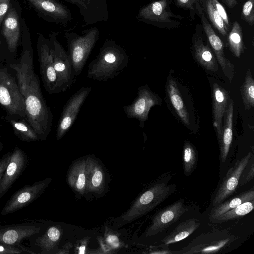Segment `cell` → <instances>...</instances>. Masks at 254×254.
<instances>
[{
  "label": "cell",
  "mask_w": 254,
  "mask_h": 254,
  "mask_svg": "<svg viewBox=\"0 0 254 254\" xmlns=\"http://www.w3.org/2000/svg\"><path fill=\"white\" fill-rule=\"evenodd\" d=\"M0 105L7 115L26 118L24 100L16 75L6 64L0 61Z\"/></svg>",
  "instance_id": "5"
},
{
  "label": "cell",
  "mask_w": 254,
  "mask_h": 254,
  "mask_svg": "<svg viewBox=\"0 0 254 254\" xmlns=\"http://www.w3.org/2000/svg\"><path fill=\"white\" fill-rule=\"evenodd\" d=\"M83 35L75 32H67L64 36L67 40V54L70 58L74 76H78L82 72L86 61L99 35L96 27L84 30Z\"/></svg>",
  "instance_id": "4"
},
{
  "label": "cell",
  "mask_w": 254,
  "mask_h": 254,
  "mask_svg": "<svg viewBox=\"0 0 254 254\" xmlns=\"http://www.w3.org/2000/svg\"><path fill=\"white\" fill-rule=\"evenodd\" d=\"M105 242L112 249H117L122 246L117 235L108 230L106 232Z\"/></svg>",
  "instance_id": "38"
},
{
  "label": "cell",
  "mask_w": 254,
  "mask_h": 254,
  "mask_svg": "<svg viewBox=\"0 0 254 254\" xmlns=\"http://www.w3.org/2000/svg\"><path fill=\"white\" fill-rule=\"evenodd\" d=\"M176 16L169 8L167 0H160L142 7L136 16L141 22L163 27H171L178 24L172 19Z\"/></svg>",
  "instance_id": "13"
},
{
  "label": "cell",
  "mask_w": 254,
  "mask_h": 254,
  "mask_svg": "<svg viewBox=\"0 0 254 254\" xmlns=\"http://www.w3.org/2000/svg\"><path fill=\"white\" fill-rule=\"evenodd\" d=\"M200 225L197 219L190 218L179 224L161 241L164 245L176 243L191 235Z\"/></svg>",
  "instance_id": "28"
},
{
  "label": "cell",
  "mask_w": 254,
  "mask_h": 254,
  "mask_svg": "<svg viewBox=\"0 0 254 254\" xmlns=\"http://www.w3.org/2000/svg\"><path fill=\"white\" fill-rule=\"evenodd\" d=\"M41 230L39 226L33 224H17L0 228V243L14 246Z\"/></svg>",
  "instance_id": "20"
},
{
  "label": "cell",
  "mask_w": 254,
  "mask_h": 254,
  "mask_svg": "<svg viewBox=\"0 0 254 254\" xmlns=\"http://www.w3.org/2000/svg\"><path fill=\"white\" fill-rule=\"evenodd\" d=\"M129 63V56L126 51L115 41L108 39L89 64L87 76L98 81H107L120 74Z\"/></svg>",
  "instance_id": "2"
},
{
  "label": "cell",
  "mask_w": 254,
  "mask_h": 254,
  "mask_svg": "<svg viewBox=\"0 0 254 254\" xmlns=\"http://www.w3.org/2000/svg\"><path fill=\"white\" fill-rule=\"evenodd\" d=\"M254 154H253L240 176L239 184L241 186L246 184L254 177Z\"/></svg>",
  "instance_id": "36"
},
{
  "label": "cell",
  "mask_w": 254,
  "mask_h": 254,
  "mask_svg": "<svg viewBox=\"0 0 254 254\" xmlns=\"http://www.w3.org/2000/svg\"><path fill=\"white\" fill-rule=\"evenodd\" d=\"M195 8L198 12L203 29L214 52L216 59L224 75L231 81L234 76L235 66L225 57L223 43L209 23L199 2L196 3Z\"/></svg>",
  "instance_id": "14"
},
{
  "label": "cell",
  "mask_w": 254,
  "mask_h": 254,
  "mask_svg": "<svg viewBox=\"0 0 254 254\" xmlns=\"http://www.w3.org/2000/svg\"><path fill=\"white\" fill-rule=\"evenodd\" d=\"M230 49L236 57H239L243 51V34L239 23L233 22L228 38Z\"/></svg>",
  "instance_id": "31"
},
{
  "label": "cell",
  "mask_w": 254,
  "mask_h": 254,
  "mask_svg": "<svg viewBox=\"0 0 254 254\" xmlns=\"http://www.w3.org/2000/svg\"><path fill=\"white\" fill-rule=\"evenodd\" d=\"M91 90V87H83L67 100L57 124L56 133L57 140L63 138L73 125L83 104Z\"/></svg>",
  "instance_id": "11"
},
{
  "label": "cell",
  "mask_w": 254,
  "mask_h": 254,
  "mask_svg": "<svg viewBox=\"0 0 254 254\" xmlns=\"http://www.w3.org/2000/svg\"><path fill=\"white\" fill-rule=\"evenodd\" d=\"M204 3L205 10L213 26L221 35L226 36L229 29L214 8L211 0H205Z\"/></svg>",
  "instance_id": "34"
},
{
  "label": "cell",
  "mask_w": 254,
  "mask_h": 254,
  "mask_svg": "<svg viewBox=\"0 0 254 254\" xmlns=\"http://www.w3.org/2000/svg\"><path fill=\"white\" fill-rule=\"evenodd\" d=\"M254 203V200L244 202L219 215L211 221L215 223H223L243 216L253 210Z\"/></svg>",
  "instance_id": "30"
},
{
  "label": "cell",
  "mask_w": 254,
  "mask_h": 254,
  "mask_svg": "<svg viewBox=\"0 0 254 254\" xmlns=\"http://www.w3.org/2000/svg\"><path fill=\"white\" fill-rule=\"evenodd\" d=\"M254 0H247L243 5L241 13V18L249 25L254 24Z\"/></svg>",
  "instance_id": "35"
},
{
  "label": "cell",
  "mask_w": 254,
  "mask_h": 254,
  "mask_svg": "<svg viewBox=\"0 0 254 254\" xmlns=\"http://www.w3.org/2000/svg\"><path fill=\"white\" fill-rule=\"evenodd\" d=\"M254 200V190L252 187L247 191L214 206L208 217L210 221L244 202Z\"/></svg>",
  "instance_id": "29"
},
{
  "label": "cell",
  "mask_w": 254,
  "mask_h": 254,
  "mask_svg": "<svg viewBox=\"0 0 254 254\" xmlns=\"http://www.w3.org/2000/svg\"><path fill=\"white\" fill-rule=\"evenodd\" d=\"M83 242H81V244L80 245V247L79 249V254H84L85 253L84 250L86 247V243L87 242V239L85 238L84 239Z\"/></svg>",
  "instance_id": "46"
},
{
  "label": "cell",
  "mask_w": 254,
  "mask_h": 254,
  "mask_svg": "<svg viewBox=\"0 0 254 254\" xmlns=\"http://www.w3.org/2000/svg\"><path fill=\"white\" fill-rule=\"evenodd\" d=\"M253 154L249 152L244 157L237 160L235 165L229 169L215 194L212 201L213 206L223 202L235 192L241 174Z\"/></svg>",
  "instance_id": "15"
},
{
  "label": "cell",
  "mask_w": 254,
  "mask_h": 254,
  "mask_svg": "<svg viewBox=\"0 0 254 254\" xmlns=\"http://www.w3.org/2000/svg\"><path fill=\"white\" fill-rule=\"evenodd\" d=\"M37 35L36 49L44 87L50 94L59 93L49 39L40 32Z\"/></svg>",
  "instance_id": "8"
},
{
  "label": "cell",
  "mask_w": 254,
  "mask_h": 254,
  "mask_svg": "<svg viewBox=\"0 0 254 254\" xmlns=\"http://www.w3.org/2000/svg\"><path fill=\"white\" fill-rule=\"evenodd\" d=\"M215 9L218 12L219 14L223 19L225 24L229 29L230 23L227 13L223 5L218 1V0H210Z\"/></svg>",
  "instance_id": "37"
},
{
  "label": "cell",
  "mask_w": 254,
  "mask_h": 254,
  "mask_svg": "<svg viewBox=\"0 0 254 254\" xmlns=\"http://www.w3.org/2000/svg\"><path fill=\"white\" fill-rule=\"evenodd\" d=\"M11 152H8L0 159V182L9 163Z\"/></svg>",
  "instance_id": "43"
},
{
  "label": "cell",
  "mask_w": 254,
  "mask_h": 254,
  "mask_svg": "<svg viewBox=\"0 0 254 254\" xmlns=\"http://www.w3.org/2000/svg\"><path fill=\"white\" fill-rule=\"evenodd\" d=\"M186 211L187 209L182 199L163 208L153 217L152 223L145 232V236L150 237L161 232L176 222Z\"/></svg>",
  "instance_id": "16"
},
{
  "label": "cell",
  "mask_w": 254,
  "mask_h": 254,
  "mask_svg": "<svg viewBox=\"0 0 254 254\" xmlns=\"http://www.w3.org/2000/svg\"><path fill=\"white\" fill-rule=\"evenodd\" d=\"M23 250L12 245L0 243V254H16L22 253Z\"/></svg>",
  "instance_id": "40"
},
{
  "label": "cell",
  "mask_w": 254,
  "mask_h": 254,
  "mask_svg": "<svg viewBox=\"0 0 254 254\" xmlns=\"http://www.w3.org/2000/svg\"><path fill=\"white\" fill-rule=\"evenodd\" d=\"M17 82L24 100L26 119L40 140L45 141L50 132L53 116L43 96L34 67L24 71Z\"/></svg>",
  "instance_id": "1"
},
{
  "label": "cell",
  "mask_w": 254,
  "mask_h": 254,
  "mask_svg": "<svg viewBox=\"0 0 254 254\" xmlns=\"http://www.w3.org/2000/svg\"><path fill=\"white\" fill-rule=\"evenodd\" d=\"M27 157L23 150L16 147L11 153L8 165L0 182V199L5 195L24 170Z\"/></svg>",
  "instance_id": "18"
},
{
  "label": "cell",
  "mask_w": 254,
  "mask_h": 254,
  "mask_svg": "<svg viewBox=\"0 0 254 254\" xmlns=\"http://www.w3.org/2000/svg\"><path fill=\"white\" fill-rule=\"evenodd\" d=\"M199 0H176L177 5L183 8L193 10Z\"/></svg>",
  "instance_id": "42"
},
{
  "label": "cell",
  "mask_w": 254,
  "mask_h": 254,
  "mask_svg": "<svg viewBox=\"0 0 254 254\" xmlns=\"http://www.w3.org/2000/svg\"><path fill=\"white\" fill-rule=\"evenodd\" d=\"M229 99L228 92L216 83L212 86L213 124L217 131L218 142L220 141L223 130L222 120Z\"/></svg>",
  "instance_id": "19"
},
{
  "label": "cell",
  "mask_w": 254,
  "mask_h": 254,
  "mask_svg": "<svg viewBox=\"0 0 254 254\" xmlns=\"http://www.w3.org/2000/svg\"><path fill=\"white\" fill-rule=\"evenodd\" d=\"M13 0H0V35L1 26Z\"/></svg>",
  "instance_id": "39"
},
{
  "label": "cell",
  "mask_w": 254,
  "mask_h": 254,
  "mask_svg": "<svg viewBox=\"0 0 254 254\" xmlns=\"http://www.w3.org/2000/svg\"><path fill=\"white\" fill-rule=\"evenodd\" d=\"M51 181V178H47L23 187L10 198L2 208L1 215L14 213L33 202L43 193Z\"/></svg>",
  "instance_id": "12"
},
{
  "label": "cell",
  "mask_w": 254,
  "mask_h": 254,
  "mask_svg": "<svg viewBox=\"0 0 254 254\" xmlns=\"http://www.w3.org/2000/svg\"><path fill=\"white\" fill-rule=\"evenodd\" d=\"M229 8L233 9L237 4L236 0H221Z\"/></svg>",
  "instance_id": "45"
},
{
  "label": "cell",
  "mask_w": 254,
  "mask_h": 254,
  "mask_svg": "<svg viewBox=\"0 0 254 254\" xmlns=\"http://www.w3.org/2000/svg\"><path fill=\"white\" fill-rule=\"evenodd\" d=\"M161 103L159 96L145 84L138 88L137 96L131 103L123 106V110L128 118L138 120L140 127L143 128L151 108Z\"/></svg>",
  "instance_id": "10"
},
{
  "label": "cell",
  "mask_w": 254,
  "mask_h": 254,
  "mask_svg": "<svg viewBox=\"0 0 254 254\" xmlns=\"http://www.w3.org/2000/svg\"><path fill=\"white\" fill-rule=\"evenodd\" d=\"M41 18L66 26L72 19L70 10L59 0H22Z\"/></svg>",
  "instance_id": "9"
},
{
  "label": "cell",
  "mask_w": 254,
  "mask_h": 254,
  "mask_svg": "<svg viewBox=\"0 0 254 254\" xmlns=\"http://www.w3.org/2000/svg\"><path fill=\"white\" fill-rule=\"evenodd\" d=\"M234 113V102L229 98L227 109L224 116V125L220 147V158L223 163H225L229 151L233 138V119Z\"/></svg>",
  "instance_id": "23"
},
{
  "label": "cell",
  "mask_w": 254,
  "mask_h": 254,
  "mask_svg": "<svg viewBox=\"0 0 254 254\" xmlns=\"http://www.w3.org/2000/svg\"><path fill=\"white\" fill-rule=\"evenodd\" d=\"M73 247L72 243L69 242L63 246V247L61 249L58 250L55 254H69V250Z\"/></svg>",
  "instance_id": "44"
},
{
  "label": "cell",
  "mask_w": 254,
  "mask_h": 254,
  "mask_svg": "<svg viewBox=\"0 0 254 254\" xmlns=\"http://www.w3.org/2000/svg\"><path fill=\"white\" fill-rule=\"evenodd\" d=\"M192 49L195 59L206 70L216 72L218 67L215 55L200 36L193 39Z\"/></svg>",
  "instance_id": "22"
},
{
  "label": "cell",
  "mask_w": 254,
  "mask_h": 254,
  "mask_svg": "<svg viewBox=\"0 0 254 254\" xmlns=\"http://www.w3.org/2000/svg\"><path fill=\"white\" fill-rule=\"evenodd\" d=\"M241 93L245 110H250L254 106V81L251 71L246 72L243 85L241 87Z\"/></svg>",
  "instance_id": "32"
},
{
  "label": "cell",
  "mask_w": 254,
  "mask_h": 254,
  "mask_svg": "<svg viewBox=\"0 0 254 254\" xmlns=\"http://www.w3.org/2000/svg\"><path fill=\"white\" fill-rule=\"evenodd\" d=\"M197 160V154L194 146L190 142L186 141L182 153L183 167L186 175H189L193 172Z\"/></svg>",
  "instance_id": "33"
},
{
  "label": "cell",
  "mask_w": 254,
  "mask_h": 254,
  "mask_svg": "<svg viewBox=\"0 0 254 254\" xmlns=\"http://www.w3.org/2000/svg\"><path fill=\"white\" fill-rule=\"evenodd\" d=\"M5 119L11 125L15 135L21 140L27 142L40 140L25 118L6 114Z\"/></svg>",
  "instance_id": "25"
},
{
  "label": "cell",
  "mask_w": 254,
  "mask_h": 254,
  "mask_svg": "<svg viewBox=\"0 0 254 254\" xmlns=\"http://www.w3.org/2000/svg\"><path fill=\"white\" fill-rule=\"evenodd\" d=\"M166 88L168 96L176 113L183 124L186 127L189 126L190 121L188 112L180 93L177 84L172 77L168 76Z\"/></svg>",
  "instance_id": "24"
},
{
  "label": "cell",
  "mask_w": 254,
  "mask_h": 254,
  "mask_svg": "<svg viewBox=\"0 0 254 254\" xmlns=\"http://www.w3.org/2000/svg\"><path fill=\"white\" fill-rule=\"evenodd\" d=\"M86 158L80 159L72 165L68 174L69 185L80 195H84L86 191Z\"/></svg>",
  "instance_id": "27"
},
{
  "label": "cell",
  "mask_w": 254,
  "mask_h": 254,
  "mask_svg": "<svg viewBox=\"0 0 254 254\" xmlns=\"http://www.w3.org/2000/svg\"><path fill=\"white\" fill-rule=\"evenodd\" d=\"M175 185L157 182L143 192L125 213L114 219L117 229L145 215L166 199L174 191Z\"/></svg>",
  "instance_id": "3"
},
{
  "label": "cell",
  "mask_w": 254,
  "mask_h": 254,
  "mask_svg": "<svg viewBox=\"0 0 254 254\" xmlns=\"http://www.w3.org/2000/svg\"><path fill=\"white\" fill-rule=\"evenodd\" d=\"M0 61L2 63H8L10 59L8 55L6 44L3 41L1 36L0 35Z\"/></svg>",
  "instance_id": "41"
},
{
  "label": "cell",
  "mask_w": 254,
  "mask_h": 254,
  "mask_svg": "<svg viewBox=\"0 0 254 254\" xmlns=\"http://www.w3.org/2000/svg\"><path fill=\"white\" fill-rule=\"evenodd\" d=\"M86 161V191L97 194L104 190L105 175L100 164L96 160L89 156Z\"/></svg>",
  "instance_id": "21"
},
{
  "label": "cell",
  "mask_w": 254,
  "mask_h": 254,
  "mask_svg": "<svg viewBox=\"0 0 254 254\" xmlns=\"http://www.w3.org/2000/svg\"><path fill=\"white\" fill-rule=\"evenodd\" d=\"M3 143L0 141V151L3 149Z\"/></svg>",
  "instance_id": "47"
},
{
  "label": "cell",
  "mask_w": 254,
  "mask_h": 254,
  "mask_svg": "<svg viewBox=\"0 0 254 254\" xmlns=\"http://www.w3.org/2000/svg\"><path fill=\"white\" fill-rule=\"evenodd\" d=\"M62 236V229L60 225L49 227L43 235L38 237L35 241V244L41 250L40 254H55Z\"/></svg>",
  "instance_id": "26"
},
{
  "label": "cell",
  "mask_w": 254,
  "mask_h": 254,
  "mask_svg": "<svg viewBox=\"0 0 254 254\" xmlns=\"http://www.w3.org/2000/svg\"><path fill=\"white\" fill-rule=\"evenodd\" d=\"M22 7L18 0H13L1 26V35L7 46L10 63L17 59V50L21 45L23 32ZM8 64V63H6Z\"/></svg>",
  "instance_id": "6"
},
{
  "label": "cell",
  "mask_w": 254,
  "mask_h": 254,
  "mask_svg": "<svg viewBox=\"0 0 254 254\" xmlns=\"http://www.w3.org/2000/svg\"><path fill=\"white\" fill-rule=\"evenodd\" d=\"M75 5L86 26L106 21L109 19L106 0H62Z\"/></svg>",
  "instance_id": "17"
},
{
  "label": "cell",
  "mask_w": 254,
  "mask_h": 254,
  "mask_svg": "<svg viewBox=\"0 0 254 254\" xmlns=\"http://www.w3.org/2000/svg\"><path fill=\"white\" fill-rule=\"evenodd\" d=\"M59 32H52L49 36L54 69L57 77L59 93L70 88L74 82V74L72 64L64 48L61 44L57 35Z\"/></svg>",
  "instance_id": "7"
}]
</instances>
